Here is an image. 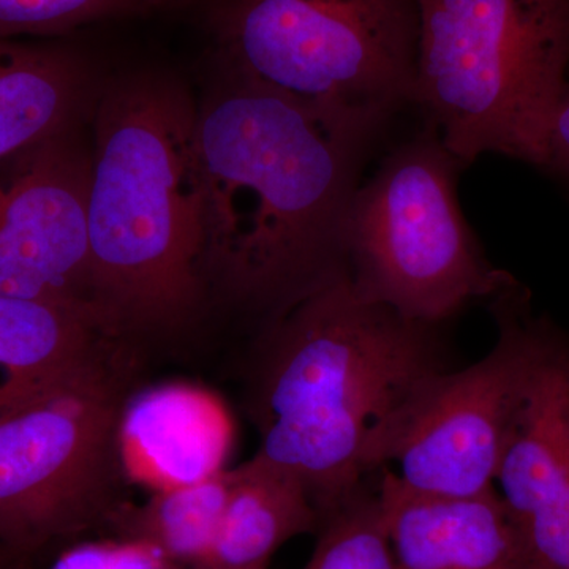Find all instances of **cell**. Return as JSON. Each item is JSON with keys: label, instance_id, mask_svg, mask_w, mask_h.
<instances>
[{"label": "cell", "instance_id": "6da1fadb", "mask_svg": "<svg viewBox=\"0 0 569 569\" xmlns=\"http://www.w3.org/2000/svg\"><path fill=\"white\" fill-rule=\"evenodd\" d=\"M372 144L217 70L197 116L208 291L271 321L346 272L348 209Z\"/></svg>", "mask_w": 569, "mask_h": 569}, {"label": "cell", "instance_id": "7a4b0ae2", "mask_svg": "<svg viewBox=\"0 0 569 569\" xmlns=\"http://www.w3.org/2000/svg\"><path fill=\"white\" fill-rule=\"evenodd\" d=\"M438 328L362 298L347 271L269 321L250 402L254 456L298 478L320 520L383 467L411 400L447 370Z\"/></svg>", "mask_w": 569, "mask_h": 569}, {"label": "cell", "instance_id": "3957f363", "mask_svg": "<svg viewBox=\"0 0 569 569\" xmlns=\"http://www.w3.org/2000/svg\"><path fill=\"white\" fill-rule=\"evenodd\" d=\"M197 116L189 89L159 71L118 78L96 104L92 298L121 342L182 328L208 295Z\"/></svg>", "mask_w": 569, "mask_h": 569}, {"label": "cell", "instance_id": "277c9868", "mask_svg": "<svg viewBox=\"0 0 569 569\" xmlns=\"http://www.w3.org/2000/svg\"><path fill=\"white\" fill-rule=\"evenodd\" d=\"M413 103L463 168H541L569 69V0H418Z\"/></svg>", "mask_w": 569, "mask_h": 569}, {"label": "cell", "instance_id": "5b68a950", "mask_svg": "<svg viewBox=\"0 0 569 569\" xmlns=\"http://www.w3.org/2000/svg\"><path fill=\"white\" fill-rule=\"evenodd\" d=\"M201 2L217 70L373 141L413 103L418 0Z\"/></svg>", "mask_w": 569, "mask_h": 569}, {"label": "cell", "instance_id": "8992f818", "mask_svg": "<svg viewBox=\"0 0 569 569\" xmlns=\"http://www.w3.org/2000/svg\"><path fill=\"white\" fill-rule=\"evenodd\" d=\"M459 160L432 123L359 183L346 223V268L362 298L440 326L516 282L492 268L460 209Z\"/></svg>", "mask_w": 569, "mask_h": 569}, {"label": "cell", "instance_id": "52a82bcc", "mask_svg": "<svg viewBox=\"0 0 569 569\" xmlns=\"http://www.w3.org/2000/svg\"><path fill=\"white\" fill-rule=\"evenodd\" d=\"M116 359L0 410V550H36L110 522L123 477Z\"/></svg>", "mask_w": 569, "mask_h": 569}, {"label": "cell", "instance_id": "ba28073f", "mask_svg": "<svg viewBox=\"0 0 569 569\" xmlns=\"http://www.w3.org/2000/svg\"><path fill=\"white\" fill-rule=\"evenodd\" d=\"M492 299L496 347L477 365L429 378L389 441L383 467L396 462V477L415 492L471 497L493 489L520 403L563 337L530 316L519 283Z\"/></svg>", "mask_w": 569, "mask_h": 569}, {"label": "cell", "instance_id": "9c48e42d", "mask_svg": "<svg viewBox=\"0 0 569 569\" xmlns=\"http://www.w3.org/2000/svg\"><path fill=\"white\" fill-rule=\"evenodd\" d=\"M91 171L92 153L69 130L37 146L31 164L0 187V296L70 307L103 329L92 298Z\"/></svg>", "mask_w": 569, "mask_h": 569}, {"label": "cell", "instance_id": "30bf717a", "mask_svg": "<svg viewBox=\"0 0 569 569\" xmlns=\"http://www.w3.org/2000/svg\"><path fill=\"white\" fill-rule=\"evenodd\" d=\"M381 468L377 497L399 569H526L518 527L496 488L426 496Z\"/></svg>", "mask_w": 569, "mask_h": 569}, {"label": "cell", "instance_id": "8fae6325", "mask_svg": "<svg viewBox=\"0 0 569 569\" xmlns=\"http://www.w3.org/2000/svg\"><path fill=\"white\" fill-rule=\"evenodd\" d=\"M118 437L123 477L160 492L227 470L233 425L211 392L171 383L126 399Z\"/></svg>", "mask_w": 569, "mask_h": 569}, {"label": "cell", "instance_id": "7c38bea8", "mask_svg": "<svg viewBox=\"0 0 569 569\" xmlns=\"http://www.w3.org/2000/svg\"><path fill=\"white\" fill-rule=\"evenodd\" d=\"M116 342L80 310L0 296V410L114 358Z\"/></svg>", "mask_w": 569, "mask_h": 569}, {"label": "cell", "instance_id": "4fadbf2b", "mask_svg": "<svg viewBox=\"0 0 569 569\" xmlns=\"http://www.w3.org/2000/svg\"><path fill=\"white\" fill-rule=\"evenodd\" d=\"M91 92L73 51L0 37V159L69 132Z\"/></svg>", "mask_w": 569, "mask_h": 569}, {"label": "cell", "instance_id": "5bb4252c", "mask_svg": "<svg viewBox=\"0 0 569 569\" xmlns=\"http://www.w3.org/2000/svg\"><path fill=\"white\" fill-rule=\"evenodd\" d=\"M228 473L222 522L198 569H268L284 542L320 529L316 505L293 475L258 456Z\"/></svg>", "mask_w": 569, "mask_h": 569}, {"label": "cell", "instance_id": "9a60e30c", "mask_svg": "<svg viewBox=\"0 0 569 569\" xmlns=\"http://www.w3.org/2000/svg\"><path fill=\"white\" fill-rule=\"evenodd\" d=\"M569 473V342L539 367L509 429L496 482L512 522Z\"/></svg>", "mask_w": 569, "mask_h": 569}, {"label": "cell", "instance_id": "2e32d148", "mask_svg": "<svg viewBox=\"0 0 569 569\" xmlns=\"http://www.w3.org/2000/svg\"><path fill=\"white\" fill-rule=\"evenodd\" d=\"M230 473L153 492L138 508L116 509L110 522L126 545L149 550L162 563L198 569L208 559L222 522Z\"/></svg>", "mask_w": 569, "mask_h": 569}, {"label": "cell", "instance_id": "e0dca14e", "mask_svg": "<svg viewBox=\"0 0 569 569\" xmlns=\"http://www.w3.org/2000/svg\"><path fill=\"white\" fill-rule=\"evenodd\" d=\"M302 569H399L377 493L366 486L321 519Z\"/></svg>", "mask_w": 569, "mask_h": 569}, {"label": "cell", "instance_id": "ac0fdd59", "mask_svg": "<svg viewBox=\"0 0 569 569\" xmlns=\"http://www.w3.org/2000/svg\"><path fill=\"white\" fill-rule=\"evenodd\" d=\"M197 0H0V37L62 36L91 22L173 9Z\"/></svg>", "mask_w": 569, "mask_h": 569}, {"label": "cell", "instance_id": "d6986e66", "mask_svg": "<svg viewBox=\"0 0 569 569\" xmlns=\"http://www.w3.org/2000/svg\"><path fill=\"white\" fill-rule=\"evenodd\" d=\"M515 526L526 569H569V473Z\"/></svg>", "mask_w": 569, "mask_h": 569}, {"label": "cell", "instance_id": "ffe728a7", "mask_svg": "<svg viewBox=\"0 0 569 569\" xmlns=\"http://www.w3.org/2000/svg\"><path fill=\"white\" fill-rule=\"evenodd\" d=\"M539 170L569 189V81L550 121L546 156Z\"/></svg>", "mask_w": 569, "mask_h": 569}]
</instances>
